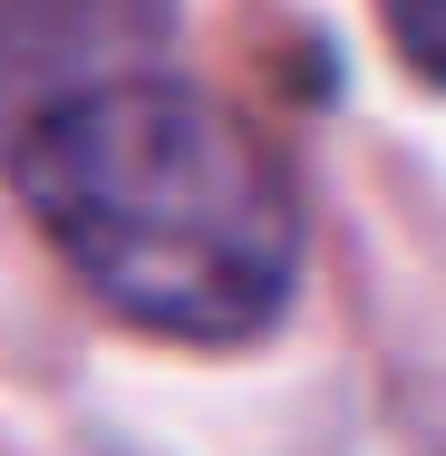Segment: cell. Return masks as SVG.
Instances as JSON below:
<instances>
[{
  "label": "cell",
  "instance_id": "6da1fadb",
  "mask_svg": "<svg viewBox=\"0 0 446 456\" xmlns=\"http://www.w3.org/2000/svg\"><path fill=\"white\" fill-rule=\"evenodd\" d=\"M10 175L97 301L156 340H263L301 291V194L243 107L117 69L29 107Z\"/></svg>",
  "mask_w": 446,
  "mask_h": 456
},
{
  "label": "cell",
  "instance_id": "7a4b0ae2",
  "mask_svg": "<svg viewBox=\"0 0 446 456\" xmlns=\"http://www.w3.org/2000/svg\"><path fill=\"white\" fill-rule=\"evenodd\" d=\"M378 20H388L398 59H408L418 78H437V88H446V0H378Z\"/></svg>",
  "mask_w": 446,
  "mask_h": 456
},
{
  "label": "cell",
  "instance_id": "3957f363",
  "mask_svg": "<svg viewBox=\"0 0 446 456\" xmlns=\"http://www.w3.org/2000/svg\"><path fill=\"white\" fill-rule=\"evenodd\" d=\"M78 456H156V447H136V437H97V447H78Z\"/></svg>",
  "mask_w": 446,
  "mask_h": 456
}]
</instances>
